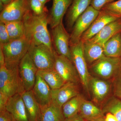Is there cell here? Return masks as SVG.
Returning a JSON list of instances; mask_svg holds the SVG:
<instances>
[{
	"label": "cell",
	"mask_w": 121,
	"mask_h": 121,
	"mask_svg": "<svg viewBox=\"0 0 121 121\" xmlns=\"http://www.w3.org/2000/svg\"><path fill=\"white\" fill-rule=\"evenodd\" d=\"M48 15L38 16L30 9L24 17L23 21L25 27V35L29 40L30 44H44L54 50L51 36L48 29Z\"/></svg>",
	"instance_id": "6da1fadb"
},
{
	"label": "cell",
	"mask_w": 121,
	"mask_h": 121,
	"mask_svg": "<svg viewBox=\"0 0 121 121\" xmlns=\"http://www.w3.org/2000/svg\"><path fill=\"white\" fill-rule=\"evenodd\" d=\"M30 45V41L25 35L0 45L4 56L6 67L9 69L19 67L21 60L28 52Z\"/></svg>",
	"instance_id": "7a4b0ae2"
},
{
	"label": "cell",
	"mask_w": 121,
	"mask_h": 121,
	"mask_svg": "<svg viewBox=\"0 0 121 121\" xmlns=\"http://www.w3.org/2000/svg\"><path fill=\"white\" fill-rule=\"evenodd\" d=\"M18 67L9 69L5 65L0 67V93L9 97L25 91L20 78Z\"/></svg>",
	"instance_id": "3957f363"
},
{
	"label": "cell",
	"mask_w": 121,
	"mask_h": 121,
	"mask_svg": "<svg viewBox=\"0 0 121 121\" xmlns=\"http://www.w3.org/2000/svg\"><path fill=\"white\" fill-rule=\"evenodd\" d=\"M28 52L38 70L54 69L55 49L44 44H30Z\"/></svg>",
	"instance_id": "277c9868"
},
{
	"label": "cell",
	"mask_w": 121,
	"mask_h": 121,
	"mask_svg": "<svg viewBox=\"0 0 121 121\" xmlns=\"http://www.w3.org/2000/svg\"><path fill=\"white\" fill-rule=\"evenodd\" d=\"M70 48L72 62L76 68L83 87L89 93V81L91 76L83 53V42L80 40L78 43L70 45Z\"/></svg>",
	"instance_id": "5b68a950"
},
{
	"label": "cell",
	"mask_w": 121,
	"mask_h": 121,
	"mask_svg": "<svg viewBox=\"0 0 121 121\" xmlns=\"http://www.w3.org/2000/svg\"><path fill=\"white\" fill-rule=\"evenodd\" d=\"M99 13V11L90 5L78 18L70 35V46L78 43L80 41L82 35L90 27Z\"/></svg>",
	"instance_id": "8992f818"
},
{
	"label": "cell",
	"mask_w": 121,
	"mask_h": 121,
	"mask_svg": "<svg viewBox=\"0 0 121 121\" xmlns=\"http://www.w3.org/2000/svg\"><path fill=\"white\" fill-rule=\"evenodd\" d=\"M121 68V59L103 56L91 64V69L101 78L109 79L117 74Z\"/></svg>",
	"instance_id": "52a82bcc"
},
{
	"label": "cell",
	"mask_w": 121,
	"mask_h": 121,
	"mask_svg": "<svg viewBox=\"0 0 121 121\" xmlns=\"http://www.w3.org/2000/svg\"><path fill=\"white\" fill-rule=\"evenodd\" d=\"M51 35L56 52L72 62L70 48V35L65 29L63 22L52 28Z\"/></svg>",
	"instance_id": "ba28073f"
},
{
	"label": "cell",
	"mask_w": 121,
	"mask_h": 121,
	"mask_svg": "<svg viewBox=\"0 0 121 121\" xmlns=\"http://www.w3.org/2000/svg\"><path fill=\"white\" fill-rule=\"evenodd\" d=\"M29 9L28 0L13 1L1 11L0 21L4 23L22 21Z\"/></svg>",
	"instance_id": "9c48e42d"
},
{
	"label": "cell",
	"mask_w": 121,
	"mask_h": 121,
	"mask_svg": "<svg viewBox=\"0 0 121 121\" xmlns=\"http://www.w3.org/2000/svg\"><path fill=\"white\" fill-rule=\"evenodd\" d=\"M20 78L25 91L31 90L35 85L38 69L27 52L19 65Z\"/></svg>",
	"instance_id": "30bf717a"
},
{
	"label": "cell",
	"mask_w": 121,
	"mask_h": 121,
	"mask_svg": "<svg viewBox=\"0 0 121 121\" xmlns=\"http://www.w3.org/2000/svg\"><path fill=\"white\" fill-rule=\"evenodd\" d=\"M54 69L60 76L65 82L77 84L80 78L72 61L63 56L57 54L55 51Z\"/></svg>",
	"instance_id": "8fae6325"
},
{
	"label": "cell",
	"mask_w": 121,
	"mask_h": 121,
	"mask_svg": "<svg viewBox=\"0 0 121 121\" xmlns=\"http://www.w3.org/2000/svg\"><path fill=\"white\" fill-rule=\"evenodd\" d=\"M120 17L102 9L90 27L83 33L80 40L83 42L88 41L97 35L107 25Z\"/></svg>",
	"instance_id": "7c38bea8"
},
{
	"label": "cell",
	"mask_w": 121,
	"mask_h": 121,
	"mask_svg": "<svg viewBox=\"0 0 121 121\" xmlns=\"http://www.w3.org/2000/svg\"><path fill=\"white\" fill-rule=\"evenodd\" d=\"M79 94L77 84L66 83L59 89L52 90V103L62 108L68 101Z\"/></svg>",
	"instance_id": "4fadbf2b"
},
{
	"label": "cell",
	"mask_w": 121,
	"mask_h": 121,
	"mask_svg": "<svg viewBox=\"0 0 121 121\" xmlns=\"http://www.w3.org/2000/svg\"><path fill=\"white\" fill-rule=\"evenodd\" d=\"M6 109L11 114L13 121H29L20 94L9 98Z\"/></svg>",
	"instance_id": "5bb4252c"
},
{
	"label": "cell",
	"mask_w": 121,
	"mask_h": 121,
	"mask_svg": "<svg viewBox=\"0 0 121 121\" xmlns=\"http://www.w3.org/2000/svg\"><path fill=\"white\" fill-rule=\"evenodd\" d=\"M73 0H52V7L48 16V24L52 29L62 23L64 16Z\"/></svg>",
	"instance_id": "9a60e30c"
},
{
	"label": "cell",
	"mask_w": 121,
	"mask_h": 121,
	"mask_svg": "<svg viewBox=\"0 0 121 121\" xmlns=\"http://www.w3.org/2000/svg\"><path fill=\"white\" fill-rule=\"evenodd\" d=\"M51 90L47 83L37 74L35 82L32 91L35 99L41 108L52 103Z\"/></svg>",
	"instance_id": "2e32d148"
},
{
	"label": "cell",
	"mask_w": 121,
	"mask_h": 121,
	"mask_svg": "<svg viewBox=\"0 0 121 121\" xmlns=\"http://www.w3.org/2000/svg\"><path fill=\"white\" fill-rule=\"evenodd\" d=\"M120 32H121V17L107 25L97 35L88 41L97 43L103 47L108 40Z\"/></svg>",
	"instance_id": "e0dca14e"
},
{
	"label": "cell",
	"mask_w": 121,
	"mask_h": 121,
	"mask_svg": "<svg viewBox=\"0 0 121 121\" xmlns=\"http://www.w3.org/2000/svg\"><path fill=\"white\" fill-rule=\"evenodd\" d=\"M29 121H41V109L35 99L32 90L21 94Z\"/></svg>",
	"instance_id": "ac0fdd59"
},
{
	"label": "cell",
	"mask_w": 121,
	"mask_h": 121,
	"mask_svg": "<svg viewBox=\"0 0 121 121\" xmlns=\"http://www.w3.org/2000/svg\"><path fill=\"white\" fill-rule=\"evenodd\" d=\"M93 100L97 103L102 102L109 95L110 85L106 81L91 76L89 83Z\"/></svg>",
	"instance_id": "d6986e66"
},
{
	"label": "cell",
	"mask_w": 121,
	"mask_h": 121,
	"mask_svg": "<svg viewBox=\"0 0 121 121\" xmlns=\"http://www.w3.org/2000/svg\"><path fill=\"white\" fill-rule=\"evenodd\" d=\"M92 0H73L68 9L66 17L67 28L71 30L76 20L88 8Z\"/></svg>",
	"instance_id": "ffe728a7"
},
{
	"label": "cell",
	"mask_w": 121,
	"mask_h": 121,
	"mask_svg": "<svg viewBox=\"0 0 121 121\" xmlns=\"http://www.w3.org/2000/svg\"><path fill=\"white\" fill-rule=\"evenodd\" d=\"M84 120L93 121L104 117L102 110L99 108L93 103L83 98L79 112Z\"/></svg>",
	"instance_id": "44dd1931"
},
{
	"label": "cell",
	"mask_w": 121,
	"mask_h": 121,
	"mask_svg": "<svg viewBox=\"0 0 121 121\" xmlns=\"http://www.w3.org/2000/svg\"><path fill=\"white\" fill-rule=\"evenodd\" d=\"M83 50L87 64H92L105 56L102 46L88 40L83 42Z\"/></svg>",
	"instance_id": "7402d4cb"
},
{
	"label": "cell",
	"mask_w": 121,
	"mask_h": 121,
	"mask_svg": "<svg viewBox=\"0 0 121 121\" xmlns=\"http://www.w3.org/2000/svg\"><path fill=\"white\" fill-rule=\"evenodd\" d=\"M37 74L43 78L52 90L60 88L66 82L54 69L38 70Z\"/></svg>",
	"instance_id": "603a6c76"
},
{
	"label": "cell",
	"mask_w": 121,
	"mask_h": 121,
	"mask_svg": "<svg viewBox=\"0 0 121 121\" xmlns=\"http://www.w3.org/2000/svg\"><path fill=\"white\" fill-rule=\"evenodd\" d=\"M105 56L112 58L121 56V32L117 33L105 43L103 46Z\"/></svg>",
	"instance_id": "cb8c5ba5"
},
{
	"label": "cell",
	"mask_w": 121,
	"mask_h": 121,
	"mask_svg": "<svg viewBox=\"0 0 121 121\" xmlns=\"http://www.w3.org/2000/svg\"><path fill=\"white\" fill-rule=\"evenodd\" d=\"M41 109V121H64L65 119L62 108L52 103Z\"/></svg>",
	"instance_id": "d4e9b609"
},
{
	"label": "cell",
	"mask_w": 121,
	"mask_h": 121,
	"mask_svg": "<svg viewBox=\"0 0 121 121\" xmlns=\"http://www.w3.org/2000/svg\"><path fill=\"white\" fill-rule=\"evenodd\" d=\"M83 98L79 94L72 98L63 105L62 110L65 118L78 113Z\"/></svg>",
	"instance_id": "484cf974"
},
{
	"label": "cell",
	"mask_w": 121,
	"mask_h": 121,
	"mask_svg": "<svg viewBox=\"0 0 121 121\" xmlns=\"http://www.w3.org/2000/svg\"><path fill=\"white\" fill-rule=\"evenodd\" d=\"M4 23L10 40L19 39L25 35V27L23 21Z\"/></svg>",
	"instance_id": "4316f807"
},
{
	"label": "cell",
	"mask_w": 121,
	"mask_h": 121,
	"mask_svg": "<svg viewBox=\"0 0 121 121\" xmlns=\"http://www.w3.org/2000/svg\"><path fill=\"white\" fill-rule=\"evenodd\" d=\"M104 113L109 112L121 121V100L117 98L112 97L104 105L102 109Z\"/></svg>",
	"instance_id": "83f0119b"
},
{
	"label": "cell",
	"mask_w": 121,
	"mask_h": 121,
	"mask_svg": "<svg viewBox=\"0 0 121 121\" xmlns=\"http://www.w3.org/2000/svg\"><path fill=\"white\" fill-rule=\"evenodd\" d=\"M28 1L30 10L35 15L41 16L48 14L47 7L39 0H28Z\"/></svg>",
	"instance_id": "f1b7e54d"
},
{
	"label": "cell",
	"mask_w": 121,
	"mask_h": 121,
	"mask_svg": "<svg viewBox=\"0 0 121 121\" xmlns=\"http://www.w3.org/2000/svg\"><path fill=\"white\" fill-rule=\"evenodd\" d=\"M102 9L108 11L112 14L121 17V0L109 3Z\"/></svg>",
	"instance_id": "f546056e"
},
{
	"label": "cell",
	"mask_w": 121,
	"mask_h": 121,
	"mask_svg": "<svg viewBox=\"0 0 121 121\" xmlns=\"http://www.w3.org/2000/svg\"><path fill=\"white\" fill-rule=\"evenodd\" d=\"M114 93L115 96L121 100V68L115 75L114 82Z\"/></svg>",
	"instance_id": "4dcf8cb0"
},
{
	"label": "cell",
	"mask_w": 121,
	"mask_h": 121,
	"mask_svg": "<svg viewBox=\"0 0 121 121\" xmlns=\"http://www.w3.org/2000/svg\"><path fill=\"white\" fill-rule=\"evenodd\" d=\"M10 41L5 24L0 21V45L5 44Z\"/></svg>",
	"instance_id": "1f68e13d"
},
{
	"label": "cell",
	"mask_w": 121,
	"mask_h": 121,
	"mask_svg": "<svg viewBox=\"0 0 121 121\" xmlns=\"http://www.w3.org/2000/svg\"><path fill=\"white\" fill-rule=\"evenodd\" d=\"M115 0H92L90 5L97 11H100L107 4Z\"/></svg>",
	"instance_id": "d6a6232c"
},
{
	"label": "cell",
	"mask_w": 121,
	"mask_h": 121,
	"mask_svg": "<svg viewBox=\"0 0 121 121\" xmlns=\"http://www.w3.org/2000/svg\"><path fill=\"white\" fill-rule=\"evenodd\" d=\"M9 97L8 95L0 93V111L6 109V106Z\"/></svg>",
	"instance_id": "836d02e7"
},
{
	"label": "cell",
	"mask_w": 121,
	"mask_h": 121,
	"mask_svg": "<svg viewBox=\"0 0 121 121\" xmlns=\"http://www.w3.org/2000/svg\"><path fill=\"white\" fill-rule=\"evenodd\" d=\"M0 121H13L12 117L6 109L0 111Z\"/></svg>",
	"instance_id": "e575fe53"
},
{
	"label": "cell",
	"mask_w": 121,
	"mask_h": 121,
	"mask_svg": "<svg viewBox=\"0 0 121 121\" xmlns=\"http://www.w3.org/2000/svg\"><path fill=\"white\" fill-rule=\"evenodd\" d=\"M64 121H84V120L78 113L72 117L65 118Z\"/></svg>",
	"instance_id": "d590c367"
},
{
	"label": "cell",
	"mask_w": 121,
	"mask_h": 121,
	"mask_svg": "<svg viewBox=\"0 0 121 121\" xmlns=\"http://www.w3.org/2000/svg\"><path fill=\"white\" fill-rule=\"evenodd\" d=\"M105 117V121H118L116 117L111 113H107Z\"/></svg>",
	"instance_id": "8d00e7d4"
},
{
	"label": "cell",
	"mask_w": 121,
	"mask_h": 121,
	"mask_svg": "<svg viewBox=\"0 0 121 121\" xmlns=\"http://www.w3.org/2000/svg\"><path fill=\"white\" fill-rule=\"evenodd\" d=\"M5 65L4 56L2 49L0 48V67Z\"/></svg>",
	"instance_id": "74e56055"
},
{
	"label": "cell",
	"mask_w": 121,
	"mask_h": 121,
	"mask_svg": "<svg viewBox=\"0 0 121 121\" xmlns=\"http://www.w3.org/2000/svg\"><path fill=\"white\" fill-rule=\"evenodd\" d=\"M12 1V0H0V1L2 2L3 4L4 5V7L10 4Z\"/></svg>",
	"instance_id": "f35d334b"
},
{
	"label": "cell",
	"mask_w": 121,
	"mask_h": 121,
	"mask_svg": "<svg viewBox=\"0 0 121 121\" xmlns=\"http://www.w3.org/2000/svg\"><path fill=\"white\" fill-rule=\"evenodd\" d=\"M43 4L45 5L47 2H48L50 0H39Z\"/></svg>",
	"instance_id": "ab89813d"
},
{
	"label": "cell",
	"mask_w": 121,
	"mask_h": 121,
	"mask_svg": "<svg viewBox=\"0 0 121 121\" xmlns=\"http://www.w3.org/2000/svg\"><path fill=\"white\" fill-rule=\"evenodd\" d=\"M93 121H105V118L104 117H103L100 118H98L96 119V120H94Z\"/></svg>",
	"instance_id": "60d3db41"
},
{
	"label": "cell",
	"mask_w": 121,
	"mask_h": 121,
	"mask_svg": "<svg viewBox=\"0 0 121 121\" xmlns=\"http://www.w3.org/2000/svg\"><path fill=\"white\" fill-rule=\"evenodd\" d=\"M12 0V1H13L15 0Z\"/></svg>",
	"instance_id": "b9f144b4"
},
{
	"label": "cell",
	"mask_w": 121,
	"mask_h": 121,
	"mask_svg": "<svg viewBox=\"0 0 121 121\" xmlns=\"http://www.w3.org/2000/svg\"></svg>",
	"instance_id": "7bdbcfd3"
}]
</instances>
